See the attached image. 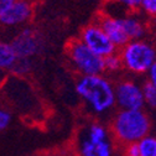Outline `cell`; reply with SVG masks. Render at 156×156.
<instances>
[{
	"label": "cell",
	"instance_id": "1",
	"mask_svg": "<svg viewBox=\"0 0 156 156\" xmlns=\"http://www.w3.org/2000/svg\"><path fill=\"white\" fill-rule=\"evenodd\" d=\"M74 89L87 108L97 115L110 112L116 104L115 87L103 74L81 76L76 82Z\"/></svg>",
	"mask_w": 156,
	"mask_h": 156
},
{
	"label": "cell",
	"instance_id": "2",
	"mask_svg": "<svg viewBox=\"0 0 156 156\" xmlns=\"http://www.w3.org/2000/svg\"><path fill=\"white\" fill-rule=\"evenodd\" d=\"M112 131L125 145L139 143L150 131V120L143 110H120L113 119Z\"/></svg>",
	"mask_w": 156,
	"mask_h": 156
},
{
	"label": "cell",
	"instance_id": "3",
	"mask_svg": "<svg viewBox=\"0 0 156 156\" xmlns=\"http://www.w3.org/2000/svg\"><path fill=\"white\" fill-rule=\"evenodd\" d=\"M67 56L74 69L81 76H95L105 72L104 58L94 53L80 38L68 44Z\"/></svg>",
	"mask_w": 156,
	"mask_h": 156
},
{
	"label": "cell",
	"instance_id": "4",
	"mask_svg": "<svg viewBox=\"0 0 156 156\" xmlns=\"http://www.w3.org/2000/svg\"><path fill=\"white\" fill-rule=\"evenodd\" d=\"M123 66L133 73H145L156 62V52L151 45L141 40L130 41L119 53Z\"/></svg>",
	"mask_w": 156,
	"mask_h": 156
},
{
	"label": "cell",
	"instance_id": "5",
	"mask_svg": "<svg viewBox=\"0 0 156 156\" xmlns=\"http://www.w3.org/2000/svg\"><path fill=\"white\" fill-rule=\"evenodd\" d=\"M80 40L87 47H89L94 53L103 58L116 53V50H118V47L112 42L108 35L104 32V30L95 21L93 24L87 25L81 31Z\"/></svg>",
	"mask_w": 156,
	"mask_h": 156
},
{
	"label": "cell",
	"instance_id": "6",
	"mask_svg": "<svg viewBox=\"0 0 156 156\" xmlns=\"http://www.w3.org/2000/svg\"><path fill=\"white\" fill-rule=\"evenodd\" d=\"M115 103L120 110H141L145 104L143 87L131 81L118 83L115 86Z\"/></svg>",
	"mask_w": 156,
	"mask_h": 156
},
{
	"label": "cell",
	"instance_id": "7",
	"mask_svg": "<svg viewBox=\"0 0 156 156\" xmlns=\"http://www.w3.org/2000/svg\"><path fill=\"white\" fill-rule=\"evenodd\" d=\"M19 58H30L38 56L44 50V41L41 36L32 29H24L11 41Z\"/></svg>",
	"mask_w": 156,
	"mask_h": 156
},
{
	"label": "cell",
	"instance_id": "8",
	"mask_svg": "<svg viewBox=\"0 0 156 156\" xmlns=\"http://www.w3.org/2000/svg\"><path fill=\"white\" fill-rule=\"evenodd\" d=\"M95 23L104 30V32L112 40V42L118 48H122L130 42V38L124 27L123 17H116L109 14H104L97 19Z\"/></svg>",
	"mask_w": 156,
	"mask_h": 156
},
{
	"label": "cell",
	"instance_id": "9",
	"mask_svg": "<svg viewBox=\"0 0 156 156\" xmlns=\"http://www.w3.org/2000/svg\"><path fill=\"white\" fill-rule=\"evenodd\" d=\"M34 6L30 0H16V3L0 16V23L5 26H17L27 23L32 17Z\"/></svg>",
	"mask_w": 156,
	"mask_h": 156
},
{
	"label": "cell",
	"instance_id": "10",
	"mask_svg": "<svg viewBox=\"0 0 156 156\" xmlns=\"http://www.w3.org/2000/svg\"><path fill=\"white\" fill-rule=\"evenodd\" d=\"M78 156H113V144L108 140H92L80 134L77 141Z\"/></svg>",
	"mask_w": 156,
	"mask_h": 156
},
{
	"label": "cell",
	"instance_id": "11",
	"mask_svg": "<svg viewBox=\"0 0 156 156\" xmlns=\"http://www.w3.org/2000/svg\"><path fill=\"white\" fill-rule=\"evenodd\" d=\"M17 60L19 57L11 44L0 42V69L11 72Z\"/></svg>",
	"mask_w": 156,
	"mask_h": 156
},
{
	"label": "cell",
	"instance_id": "12",
	"mask_svg": "<svg viewBox=\"0 0 156 156\" xmlns=\"http://www.w3.org/2000/svg\"><path fill=\"white\" fill-rule=\"evenodd\" d=\"M123 23L130 41L141 40V37L145 35V26L141 20L134 16H126L123 17Z\"/></svg>",
	"mask_w": 156,
	"mask_h": 156
},
{
	"label": "cell",
	"instance_id": "13",
	"mask_svg": "<svg viewBox=\"0 0 156 156\" xmlns=\"http://www.w3.org/2000/svg\"><path fill=\"white\" fill-rule=\"evenodd\" d=\"M140 156H156V138L155 136H145L139 143Z\"/></svg>",
	"mask_w": 156,
	"mask_h": 156
},
{
	"label": "cell",
	"instance_id": "14",
	"mask_svg": "<svg viewBox=\"0 0 156 156\" xmlns=\"http://www.w3.org/2000/svg\"><path fill=\"white\" fill-rule=\"evenodd\" d=\"M32 60L30 58H19L16 61L14 68L11 69V73L15 76H25L29 74L32 69Z\"/></svg>",
	"mask_w": 156,
	"mask_h": 156
},
{
	"label": "cell",
	"instance_id": "15",
	"mask_svg": "<svg viewBox=\"0 0 156 156\" xmlns=\"http://www.w3.org/2000/svg\"><path fill=\"white\" fill-rule=\"evenodd\" d=\"M143 93L145 104H147L151 108H156V88L151 84L150 81L145 82L143 86Z\"/></svg>",
	"mask_w": 156,
	"mask_h": 156
},
{
	"label": "cell",
	"instance_id": "16",
	"mask_svg": "<svg viewBox=\"0 0 156 156\" xmlns=\"http://www.w3.org/2000/svg\"><path fill=\"white\" fill-rule=\"evenodd\" d=\"M104 66H105V71H108V72H115V71L120 69V67L123 66L120 56L118 53H114V55L105 57L104 58Z\"/></svg>",
	"mask_w": 156,
	"mask_h": 156
},
{
	"label": "cell",
	"instance_id": "17",
	"mask_svg": "<svg viewBox=\"0 0 156 156\" xmlns=\"http://www.w3.org/2000/svg\"><path fill=\"white\" fill-rule=\"evenodd\" d=\"M11 122H12L11 113L5 108H0V133L6 130L11 124Z\"/></svg>",
	"mask_w": 156,
	"mask_h": 156
},
{
	"label": "cell",
	"instance_id": "18",
	"mask_svg": "<svg viewBox=\"0 0 156 156\" xmlns=\"http://www.w3.org/2000/svg\"><path fill=\"white\" fill-rule=\"evenodd\" d=\"M109 2H112L114 4H118V5H122L126 9H131V10L139 9L141 6V0H109Z\"/></svg>",
	"mask_w": 156,
	"mask_h": 156
},
{
	"label": "cell",
	"instance_id": "19",
	"mask_svg": "<svg viewBox=\"0 0 156 156\" xmlns=\"http://www.w3.org/2000/svg\"><path fill=\"white\" fill-rule=\"evenodd\" d=\"M141 10L150 15L155 16L156 15V0H141Z\"/></svg>",
	"mask_w": 156,
	"mask_h": 156
},
{
	"label": "cell",
	"instance_id": "20",
	"mask_svg": "<svg viewBox=\"0 0 156 156\" xmlns=\"http://www.w3.org/2000/svg\"><path fill=\"white\" fill-rule=\"evenodd\" d=\"M125 156H140V149L138 143L128 144L125 147Z\"/></svg>",
	"mask_w": 156,
	"mask_h": 156
},
{
	"label": "cell",
	"instance_id": "21",
	"mask_svg": "<svg viewBox=\"0 0 156 156\" xmlns=\"http://www.w3.org/2000/svg\"><path fill=\"white\" fill-rule=\"evenodd\" d=\"M15 3L16 0H0V16L4 15Z\"/></svg>",
	"mask_w": 156,
	"mask_h": 156
},
{
	"label": "cell",
	"instance_id": "22",
	"mask_svg": "<svg viewBox=\"0 0 156 156\" xmlns=\"http://www.w3.org/2000/svg\"><path fill=\"white\" fill-rule=\"evenodd\" d=\"M149 81L151 82V84L156 88V62L154 63V66L150 68L149 71Z\"/></svg>",
	"mask_w": 156,
	"mask_h": 156
},
{
	"label": "cell",
	"instance_id": "23",
	"mask_svg": "<svg viewBox=\"0 0 156 156\" xmlns=\"http://www.w3.org/2000/svg\"><path fill=\"white\" fill-rule=\"evenodd\" d=\"M154 25H155V27H156V15L154 16Z\"/></svg>",
	"mask_w": 156,
	"mask_h": 156
}]
</instances>
